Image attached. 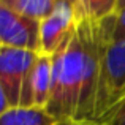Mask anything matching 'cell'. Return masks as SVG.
Wrapping results in <instances>:
<instances>
[{
  "label": "cell",
  "mask_w": 125,
  "mask_h": 125,
  "mask_svg": "<svg viewBox=\"0 0 125 125\" xmlns=\"http://www.w3.org/2000/svg\"><path fill=\"white\" fill-rule=\"evenodd\" d=\"M84 81V48L74 25L73 33L52 55V85L46 111L59 122L78 120Z\"/></svg>",
  "instance_id": "obj_1"
},
{
  "label": "cell",
  "mask_w": 125,
  "mask_h": 125,
  "mask_svg": "<svg viewBox=\"0 0 125 125\" xmlns=\"http://www.w3.org/2000/svg\"><path fill=\"white\" fill-rule=\"evenodd\" d=\"M38 52L0 46V84L11 108L33 106V70Z\"/></svg>",
  "instance_id": "obj_2"
},
{
  "label": "cell",
  "mask_w": 125,
  "mask_h": 125,
  "mask_svg": "<svg viewBox=\"0 0 125 125\" xmlns=\"http://www.w3.org/2000/svg\"><path fill=\"white\" fill-rule=\"evenodd\" d=\"M125 97V41H106L101 57L100 85L95 108V122L100 124Z\"/></svg>",
  "instance_id": "obj_3"
},
{
  "label": "cell",
  "mask_w": 125,
  "mask_h": 125,
  "mask_svg": "<svg viewBox=\"0 0 125 125\" xmlns=\"http://www.w3.org/2000/svg\"><path fill=\"white\" fill-rule=\"evenodd\" d=\"M0 44L40 52V22L18 14L0 0Z\"/></svg>",
  "instance_id": "obj_4"
},
{
  "label": "cell",
  "mask_w": 125,
  "mask_h": 125,
  "mask_svg": "<svg viewBox=\"0 0 125 125\" xmlns=\"http://www.w3.org/2000/svg\"><path fill=\"white\" fill-rule=\"evenodd\" d=\"M73 0H57L55 8L49 18L40 22V52L41 55H52L70 38L74 30Z\"/></svg>",
  "instance_id": "obj_5"
},
{
  "label": "cell",
  "mask_w": 125,
  "mask_h": 125,
  "mask_svg": "<svg viewBox=\"0 0 125 125\" xmlns=\"http://www.w3.org/2000/svg\"><path fill=\"white\" fill-rule=\"evenodd\" d=\"M51 85H52V57L49 55H38L33 70V106L44 108L48 106L51 97Z\"/></svg>",
  "instance_id": "obj_6"
},
{
  "label": "cell",
  "mask_w": 125,
  "mask_h": 125,
  "mask_svg": "<svg viewBox=\"0 0 125 125\" xmlns=\"http://www.w3.org/2000/svg\"><path fill=\"white\" fill-rule=\"evenodd\" d=\"M117 0H73L74 24L101 22L116 13Z\"/></svg>",
  "instance_id": "obj_7"
},
{
  "label": "cell",
  "mask_w": 125,
  "mask_h": 125,
  "mask_svg": "<svg viewBox=\"0 0 125 125\" xmlns=\"http://www.w3.org/2000/svg\"><path fill=\"white\" fill-rule=\"evenodd\" d=\"M59 120L54 119L44 108H10L0 116V125H57Z\"/></svg>",
  "instance_id": "obj_8"
},
{
  "label": "cell",
  "mask_w": 125,
  "mask_h": 125,
  "mask_svg": "<svg viewBox=\"0 0 125 125\" xmlns=\"http://www.w3.org/2000/svg\"><path fill=\"white\" fill-rule=\"evenodd\" d=\"M2 3L24 18L41 22L52 14L57 0H2Z\"/></svg>",
  "instance_id": "obj_9"
},
{
  "label": "cell",
  "mask_w": 125,
  "mask_h": 125,
  "mask_svg": "<svg viewBox=\"0 0 125 125\" xmlns=\"http://www.w3.org/2000/svg\"><path fill=\"white\" fill-rule=\"evenodd\" d=\"M125 41V0H117L114 13V27L109 43Z\"/></svg>",
  "instance_id": "obj_10"
},
{
  "label": "cell",
  "mask_w": 125,
  "mask_h": 125,
  "mask_svg": "<svg viewBox=\"0 0 125 125\" xmlns=\"http://www.w3.org/2000/svg\"><path fill=\"white\" fill-rule=\"evenodd\" d=\"M101 125H125V97L111 111L109 116L101 122Z\"/></svg>",
  "instance_id": "obj_11"
},
{
  "label": "cell",
  "mask_w": 125,
  "mask_h": 125,
  "mask_svg": "<svg viewBox=\"0 0 125 125\" xmlns=\"http://www.w3.org/2000/svg\"><path fill=\"white\" fill-rule=\"evenodd\" d=\"M10 108H11V104H10L8 97H6L5 90H3L2 84H0V116H2L3 113H6V111H8Z\"/></svg>",
  "instance_id": "obj_12"
},
{
  "label": "cell",
  "mask_w": 125,
  "mask_h": 125,
  "mask_svg": "<svg viewBox=\"0 0 125 125\" xmlns=\"http://www.w3.org/2000/svg\"><path fill=\"white\" fill-rule=\"evenodd\" d=\"M57 125H100L97 122H76V120H62Z\"/></svg>",
  "instance_id": "obj_13"
},
{
  "label": "cell",
  "mask_w": 125,
  "mask_h": 125,
  "mask_svg": "<svg viewBox=\"0 0 125 125\" xmlns=\"http://www.w3.org/2000/svg\"><path fill=\"white\" fill-rule=\"evenodd\" d=\"M0 46H2V44H0Z\"/></svg>",
  "instance_id": "obj_14"
}]
</instances>
